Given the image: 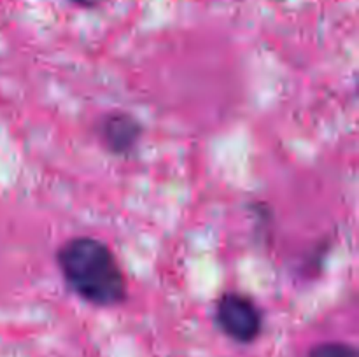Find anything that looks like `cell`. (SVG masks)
Segmentation results:
<instances>
[{"label":"cell","mask_w":359,"mask_h":357,"mask_svg":"<svg viewBox=\"0 0 359 357\" xmlns=\"http://www.w3.org/2000/svg\"><path fill=\"white\" fill-rule=\"evenodd\" d=\"M56 266L70 290L93 307H119L128 280L112 248L95 237H72L56 251Z\"/></svg>","instance_id":"cell-1"},{"label":"cell","mask_w":359,"mask_h":357,"mask_svg":"<svg viewBox=\"0 0 359 357\" xmlns=\"http://www.w3.org/2000/svg\"><path fill=\"white\" fill-rule=\"evenodd\" d=\"M214 318L224 336L241 345L256 342L263 331V314L248 294L228 290L216 301Z\"/></svg>","instance_id":"cell-2"},{"label":"cell","mask_w":359,"mask_h":357,"mask_svg":"<svg viewBox=\"0 0 359 357\" xmlns=\"http://www.w3.org/2000/svg\"><path fill=\"white\" fill-rule=\"evenodd\" d=\"M97 135L107 153L118 158H126L139 147L144 126L130 112L111 111L98 121Z\"/></svg>","instance_id":"cell-3"},{"label":"cell","mask_w":359,"mask_h":357,"mask_svg":"<svg viewBox=\"0 0 359 357\" xmlns=\"http://www.w3.org/2000/svg\"><path fill=\"white\" fill-rule=\"evenodd\" d=\"M307 357H359V352L356 346L349 343L325 342L312 346Z\"/></svg>","instance_id":"cell-4"},{"label":"cell","mask_w":359,"mask_h":357,"mask_svg":"<svg viewBox=\"0 0 359 357\" xmlns=\"http://www.w3.org/2000/svg\"><path fill=\"white\" fill-rule=\"evenodd\" d=\"M72 6L81 7V9H98V7L105 6L109 0H67Z\"/></svg>","instance_id":"cell-5"}]
</instances>
